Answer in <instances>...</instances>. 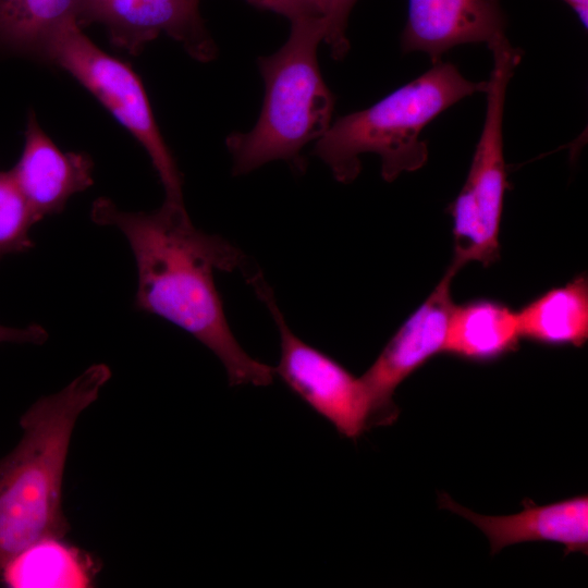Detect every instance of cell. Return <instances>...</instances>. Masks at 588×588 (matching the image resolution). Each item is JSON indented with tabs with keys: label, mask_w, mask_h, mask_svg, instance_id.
<instances>
[{
	"label": "cell",
	"mask_w": 588,
	"mask_h": 588,
	"mask_svg": "<svg viewBox=\"0 0 588 588\" xmlns=\"http://www.w3.org/2000/svg\"><path fill=\"white\" fill-rule=\"evenodd\" d=\"M91 219L119 229L135 257V306L192 334L223 365L231 385H268L274 369L250 357L228 323L216 271L242 269L245 256L219 235L194 226L184 205L164 200L152 211L130 212L98 198Z\"/></svg>",
	"instance_id": "obj_1"
},
{
	"label": "cell",
	"mask_w": 588,
	"mask_h": 588,
	"mask_svg": "<svg viewBox=\"0 0 588 588\" xmlns=\"http://www.w3.org/2000/svg\"><path fill=\"white\" fill-rule=\"evenodd\" d=\"M110 378L109 366L94 364L21 416V438L0 457V577L32 543L69 532L62 489L71 440L81 415Z\"/></svg>",
	"instance_id": "obj_2"
},
{
	"label": "cell",
	"mask_w": 588,
	"mask_h": 588,
	"mask_svg": "<svg viewBox=\"0 0 588 588\" xmlns=\"http://www.w3.org/2000/svg\"><path fill=\"white\" fill-rule=\"evenodd\" d=\"M486 85V81L467 79L453 63L440 60L372 106L332 122L316 142L314 154L345 184L358 176L360 156L375 154L383 180L392 182L427 162L422 130L460 100L485 93Z\"/></svg>",
	"instance_id": "obj_3"
},
{
	"label": "cell",
	"mask_w": 588,
	"mask_h": 588,
	"mask_svg": "<svg viewBox=\"0 0 588 588\" xmlns=\"http://www.w3.org/2000/svg\"><path fill=\"white\" fill-rule=\"evenodd\" d=\"M286 41L270 56L258 58L265 98L255 125L225 139L233 173L243 175L271 161L304 170V148L329 128L334 96L317 59L326 35L323 17L291 23Z\"/></svg>",
	"instance_id": "obj_4"
},
{
	"label": "cell",
	"mask_w": 588,
	"mask_h": 588,
	"mask_svg": "<svg viewBox=\"0 0 588 588\" xmlns=\"http://www.w3.org/2000/svg\"><path fill=\"white\" fill-rule=\"evenodd\" d=\"M492 69L486 81L487 106L482 130L466 181L449 206L453 220V260L458 271L477 261L490 266L499 259V232L509 187L503 152V115L506 90L523 51L501 37L488 46Z\"/></svg>",
	"instance_id": "obj_5"
},
{
	"label": "cell",
	"mask_w": 588,
	"mask_h": 588,
	"mask_svg": "<svg viewBox=\"0 0 588 588\" xmlns=\"http://www.w3.org/2000/svg\"><path fill=\"white\" fill-rule=\"evenodd\" d=\"M42 60L68 72L136 138L151 160L166 200L184 205L182 174L133 69L100 49L77 23L65 25L51 38Z\"/></svg>",
	"instance_id": "obj_6"
},
{
	"label": "cell",
	"mask_w": 588,
	"mask_h": 588,
	"mask_svg": "<svg viewBox=\"0 0 588 588\" xmlns=\"http://www.w3.org/2000/svg\"><path fill=\"white\" fill-rule=\"evenodd\" d=\"M246 277L279 330L281 357L274 372L341 436L356 440L370 427L371 418L370 399L362 378L293 333L264 278L259 273Z\"/></svg>",
	"instance_id": "obj_7"
},
{
	"label": "cell",
	"mask_w": 588,
	"mask_h": 588,
	"mask_svg": "<svg viewBox=\"0 0 588 588\" xmlns=\"http://www.w3.org/2000/svg\"><path fill=\"white\" fill-rule=\"evenodd\" d=\"M449 267L427 299L405 320L369 369L360 377L371 404V426L391 425L399 415L393 394L415 370L442 353L454 307Z\"/></svg>",
	"instance_id": "obj_8"
},
{
	"label": "cell",
	"mask_w": 588,
	"mask_h": 588,
	"mask_svg": "<svg viewBox=\"0 0 588 588\" xmlns=\"http://www.w3.org/2000/svg\"><path fill=\"white\" fill-rule=\"evenodd\" d=\"M90 22L102 23L111 42L131 54L164 33L199 61L216 56L198 5L191 0H102L88 13L85 24Z\"/></svg>",
	"instance_id": "obj_9"
},
{
	"label": "cell",
	"mask_w": 588,
	"mask_h": 588,
	"mask_svg": "<svg viewBox=\"0 0 588 588\" xmlns=\"http://www.w3.org/2000/svg\"><path fill=\"white\" fill-rule=\"evenodd\" d=\"M501 0H408L403 53L424 52L432 64L464 44L488 46L506 36Z\"/></svg>",
	"instance_id": "obj_10"
},
{
	"label": "cell",
	"mask_w": 588,
	"mask_h": 588,
	"mask_svg": "<svg viewBox=\"0 0 588 588\" xmlns=\"http://www.w3.org/2000/svg\"><path fill=\"white\" fill-rule=\"evenodd\" d=\"M21 157L10 170L38 220L61 212L71 196L93 185L94 163L84 152L63 151L28 113Z\"/></svg>",
	"instance_id": "obj_11"
},
{
	"label": "cell",
	"mask_w": 588,
	"mask_h": 588,
	"mask_svg": "<svg viewBox=\"0 0 588 588\" xmlns=\"http://www.w3.org/2000/svg\"><path fill=\"white\" fill-rule=\"evenodd\" d=\"M441 507L475 524L488 538L491 553L527 541H552L565 547V554L588 551V497L578 495L546 505L525 504L519 513L505 516L477 514L454 502L448 494L439 498Z\"/></svg>",
	"instance_id": "obj_12"
},
{
	"label": "cell",
	"mask_w": 588,
	"mask_h": 588,
	"mask_svg": "<svg viewBox=\"0 0 588 588\" xmlns=\"http://www.w3.org/2000/svg\"><path fill=\"white\" fill-rule=\"evenodd\" d=\"M519 339L516 311L495 301L478 299L454 305L442 353L489 362L514 351Z\"/></svg>",
	"instance_id": "obj_13"
},
{
	"label": "cell",
	"mask_w": 588,
	"mask_h": 588,
	"mask_svg": "<svg viewBox=\"0 0 588 588\" xmlns=\"http://www.w3.org/2000/svg\"><path fill=\"white\" fill-rule=\"evenodd\" d=\"M97 573L95 561L64 538L40 539L11 559L0 580L12 588H86Z\"/></svg>",
	"instance_id": "obj_14"
},
{
	"label": "cell",
	"mask_w": 588,
	"mask_h": 588,
	"mask_svg": "<svg viewBox=\"0 0 588 588\" xmlns=\"http://www.w3.org/2000/svg\"><path fill=\"white\" fill-rule=\"evenodd\" d=\"M520 338L547 345L581 346L588 339V280L581 274L517 311Z\"/></svg>",
	"instance_id": "obj_15"
},
{
	"label": "cell",
	"mask_w": 588,
	"mask_h": 588,
	"mask_svg": "<svg viewBox=\"0 0 588 588\" xmlns=\"http://www.w3.org/2000/svg\"><path fill=\"white\" fill-rule=\"evenodd\" d=\"M81 0H0V45L38 59L65 25H79Z\"/></svg>",
	"instance_id": "obj_16"
},
{
	"label": "cell",
	"mask_w": 588,
	"mask_h": 588,
	"mask_svg": "<svg viewBox=\"0 0 588 588\" xmlns=\"http://www.w3.org/2000/svg\"><path fill=\"white\" fill-rule=\"evenodd\" d=\"M38 221L11 171H0V260L34 247L30 230Z\"/></svg>",
	"instance_id": "obj_17"
},
{
	"label": "cell",
	"mask_w": 588,
	"mask_h": 588,
	"mask_svg": "<svg viewBox=\"0 0 588 588\" xmlns=\"http://www.w3.org/2000/svg\"><path fill=\"white\" fill-rule=\"evenodd\" d=\"M357 0H324L326 3V35L323 42L329 47L331 57L343 59L350 42L346 36L350 13Z\"/></svg>",
	"instance_id": "obj_18"
},
{
	"label": "cell",
	"mask_w": 588,
	"mask_h": 588,
	"mask_svg": "<svg viewBox=\"0 0 588 588\" xmlns=\"http://www.w3.org/2000/svg\"><path fill=\"white\" fill-rule=\"evenodd\" d=\"M250 4L274 12L290 20L291 23L323 17L324 0H246Z\"/></svg>",
	"instance_id": "obj_19"
},
{
	"label": "cell",
	"mask_w": 588,
	"mask_h": 588,
	"mask_svg": "<svg viewBox=\"0 0 588 588\" xmlns=\"http://www.w3.org/2000/svg\"><path fill=\"white\" fill-rule=\"evenodd\" d=\"M48 339V332L39 324L33 323L24 328L0 324V343L42 344Z\"/></svg>",
	"instance_id": "obj_20"
},
{
	"label": "cell",
	"mask_w": 588,
	"mask_h": 588,
	"mask_svg": "<svg viewBox=\"0 0 588 588\" xmlns=\"http://www.w3.org/2000/svg\"><path fill=\"white\" fill-rule=\"evenodd\" d=\"M577 14L585 28L588 25V0H563Z\"/></svg>",
	"instance_id": "obj_21"
},
{
	"label": "cell",
	"mask_w": 588,
	"mask_h": 588,
	"mask_svg": "<svg viewBox=\"0 0 588 588\" xmlns=\"http://www.w3.org/2000/svg\"><path fill=\"white\" fill-rule=\"evenodd\" d=\"M102 0H81L79 26L85 24L88 13Z\"/></svg>",
	"instance_id": "obj_22"
},
{
	"label": "cell",
	"mask_w": 588,
	"mask_h": 588,
	"mask_svg": "<svg viewBox=\"0 0 588 588\" xmlns=\"http://www.w3.org/2000/svg\"><path fill=\"white\" fill-rule=\"evenodd\" d=\"M191 1L198 5V0H191Z\"/></svg>",
	"instance_id": "obj_23"
}]
</instances>
